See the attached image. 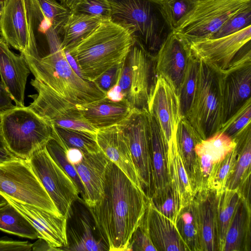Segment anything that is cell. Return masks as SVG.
Here are the masks:
<instances>
[{
    "label": "cell",
    "mask_w": 251,
    "mask_h": 251,
    "mask_svg": "<svg viewBox=\"0 0 251 251\" xmlns=\"http://www.w3.org/2000/svg\"><path fill=\"white\" fill-rule=\"evenodd\" d=\"M49 52L36 59L23 56L35 78L31 85L37 94L28 106L45 120L76 105L105 97L93 81L78 75L68 60L60 36L50 27L45 35Z\"/></svg>",
    "instance_id": "6da1fadb"
},
{
    "label": "cell",
    "mask_w": 251,
    "mask_h": 251,
    "mask_svg": "<svg viewBox=\"0 0 251 251\" xmlns=\"http://www.w3.org/2000/svg\"><path fill=\"white\" fill-rule=\"evenodd\" d=\"M149 201L143 190L110 160L102 196L93 206L87 207L109 251H130L131 237Z\"/></svg>",
    "instance_id": "7a4b0ae2"
},
{
    "label": "cell",
    "mask_w": 251,
    "mask_h": 251,
    "mask_svg": "<svg viewBox=\"0 0 251 251\" xmlns=\"http://www.w3.org/2000/svg\"><path fill=\"white\" fill-rule=\"evenodd\" d=\"M135 40L128 28L111 20H102L87 37L68 51L81 76L94 81L111 67L124 62Z\"/></svg>",
    "instance_id": "3957f363"
},
{
    "label": "cell",
    "mask_w": 251,
    "mask_h": 251,
    "mask_svg": "<svg viewBox=\"0 0 251 251\" xmlns=\"http://www.w3.org/2000/svg\"><path fill=\"white\" fill-rule=\"evenodd\" d=\"M111 20L128 28L146 50L156 55L173 31L161 0H108Z\"/></svg>",
    "instance_id": "277c9868"
},
{
    "label": "cell",
    "mask_w": 251,
    "mask_h": 251,
    "mask_svg": "<svg viewBox=\"0 0 251 251\" xmlns=\"http://www.w3.org/2000/svg\"><path fill=\"white\" fill-rule=\"evenodd\" d=\"M199 60L197 90L186 118L204 140L218 132L222 126L221 73L209 63Z\"/></svg>",
    "instance_id": "5b68a950"
},
{
    "label": "cell",
    "mask_w": 251,
    "mask_h": 251,
    "mask_svg": "<svg viewBox=\"0 0 251 251\" xmlns=\"http://www.w3.org/2000/svg\"><path fill=\"white\" fill-rule=\"evenodd\" d=\"M2 130L7 149L29 160L52 136L51 126L28 106L17 107L2 115Z\"/></svg>",
    "instance_id": "8992f818"
},
{
    "label": "cell",
    "mask_w": 251,
    "mask_h": 251,
    "mask_svg": "<svg viewBox=\"0 0 251 251\" xmlns=\"http://www.w3.org/2000/svg\"><path fill=\"white\" fill-rule=\"evenodd\" d=\"M251 7V0H199L173 32L187 42L210 39L231 17Z\"/></svg>",
    "instance_id": "52a82bcc"
},
{
    "label": "cell",
    "mask_w": 251,
    "mask_h": 251,
    "mask_svg": "<svg viewBox=\"0 0 251 251\" xmlns=\"http://www.w3.org/2000/svg\"><path fill=\"white\" fill-rule=\"evenodd\" d=\"M0 194L62 217L34 173L28 160L18 157L0 163Z\"/></svg>",
    "instance_id": "ba28073f"
},
{
    "label": "cell",
    "mask_w": 251,
    "mask_h": 251,
    "mask_svg": "<svg viewBox=\"0 0 251 251\" xmlns=\"http://www.w3.org/2000/svg\"><path fill=\"white\" fill-rule=\"evenodd\" d=\"M29 161L61 215L67 218L73 204L80 200L75 182L50 157L45 147L35 151Z\"/></svg>",
    "instance_id": "9c48e42d"
},
{
    "label": "cell",
    "mask_w": 251,
    "mask_h": 251,
    "mask_svg": "<svg viewBox=\"0 0 251 251\" xmlns=\"http://www.w3.org/2000/svg\"><path fill=\"white\" fill-rule=\"evenodd\" d=\"M128 142L141 187L150 199L152 176L150 157V115L147 109L133 108L127 119L118 125Z\"/></svg>",
    "instance_id": "30bf717a"
},
{
    "label": "cell",
    "mask_w": 251,
    "mask_h": 251,
    "mask_svg": "<svg viewBox=\"0 0 251 251\" xmlns=\"http://www.w3.org/2000/svg\"><path fill=\"white\" fill-rule=\"evenodd\" d=\"M220 71L222 125L251 98V43L243 48L226 69Z\"/></svg>",
    "instance_id": "8fae6325"
},
{
    "label": "cell",
    "mask_w": 251,
    "mask_h": 251,
    "mask_svg": "<svg viewBox=\"0 0 251 251\" xmlns=\"http://www.w3.org/2000/svg\"><path fill=\"white\" fill-rule=\"evenodd\" d=\"M126 59L130 71V87L126 99L133 108L148 110V101L158 77L156 56L135 39Z\"/></svg>",
    "instance_id": "7c38bea8"
},
{
    "label": "cell",
    "mask_w": 251,
    "mask_h": 251,
    "mask_svg": "<svg viewBox=\"0 0 251 251\" xmlns=\"http://www.w3.org/2000/svg\"><path fill=\"white\" fill-rule=\"evenodd\" d=\"M1 37L23 56L39 59L26 0H4Z\"/></svg>",
    "instance_id": "4fadbf2b"
},
{
    "label": "cell",
    "mask_w": 251,
    "mask_h": 251,
    "mask_svg": "<svg viewBox=\"0 0 251 251\" xmlns=\"http://www.w3.org/2000/svg\"><path fill=\"white\" fill-rule=\"evenodd\" d=\"M251 25L215 39L188 43L192 54L221 71L226 69L242 49L251 42Z\"/></svg>",
    "instance_id": "5bb4252c"
},
{
    "label": "cell",
    "mask_w": 251,
    "mask_h": 251,
    "mask_svg": "<svg viewBox=\"0 0 251 251\" xmlns=\"http://www.w3.org/2000/svg\"><path fill=\"white\" fill-rule=\"evenodd\" d=\"M148 111L159 126L168 146L176 135L181 117L177 93L160 76H158L150 95Z\"/></svg>",
    "instance_id": "9a60e30c"
},
{
    "label": "cell",
    "mask_w": 251,
    "mask_h": 251,
    "mask_svg": "<svg viewBox=\"0 0 251 251\" xmlns=\"http://www.w3.org/2000/svg\"><path fill=\"white\" fill-rule=\"evenodd\" d=\"M191 55L189 44L173 31L155 55L157 75L164 78L177 94Z\"/></svg>",
    "instance_id": "2e32d148"
},
{
    "label": "cell",
    "mask_w": 251,
    "mask_h": 251,
    "mask_svg": "<svg viewBox=\"0 0 251 251\" xmlns=\"http://www.w3.org/2000/svg\"><path fill=\"white\" fill-rule=\"evenodd\" d=\"M3 196L33 225L38 238L45 240L56 251H65L68 245L67 217H58L33 205Z\"/></svg>",
    "instance_id": "e0dca14e"
},
{
    "label": "cell",
    "mask_w": 251,
    "mask_h": 251,
    "mask_svg": "<svg viewBox=\"0 0 251 251\" xmlns=\"http://www.w3.org/2000/svg\"><path fill=\"white\" fill-rule=\"evenodd\" d=\"M93 218L88 210H78L73 204L67 217L66 234L67 247L65 251H108L96 227L92 224Z\"/></svg>",
    "instance_id": "ac0fdd59"
},
{
    "label": "cell",
    "mask_w": 251,
    "mask_h": 251,
    "mask_svg": "<svg viewBox=\"0 0 251 251\" xmlns=\"http://www.w3.org/2000/svg\"><path fill=\"white\" fill-rule=\"evenodd\" d=\"M31 73L25 57L14 53L0 37V76L1 81L17 107L25 106V91Z\"/></svg>",
    "instance_id": "d6986e66"
},
{
    "label": "cell",
    "mask_w": 251,
    "mask_h": 251,
    "mask_svg": "<svg viewBox=\"0 0 251 251\" xmlns=\"http://www.w3.org/2000/svg\"><path fill=\"white\" fill-rule=\"evenodd\" d=\"M96 139L100 150L107 157L142 189L128 141L120 126L116 125L99 129Z\"/></svg>",
    "instance_id": "ffe728a7"
},
{
    "label": "cell",
    "mask_w": 251,
    "mask_h": 251,
    "mask_svg": "<svg viewBox=\"0 0 251 251\" xmlns=\"http://www.w3.org/2000/svg\"><path fill=\"white\" fill-rule=\"evenodd\" d=\"M191 203L196 219L201 251H218L216 192L211 189L197 192Z\"/></svg>",
    "instance_id": "44dd1931"
},
{
    "label": "cell",
    "mask_w": 251,
    "mask_h": 251,
    "mask_svg": "<svg viewBox=\"0 0 251 251\" xmlns=\"http://www.w3.org/2000/svg\"><path fill=\"white\" fill-rule=\"evenodd\" d=\"M109 162L100 150L95 153H83L81 161L74 165L84 189L83 201L88 207L93 206L102 196Z\"/></svg>",
    "instance_id": "7402d4cb"
},
{
    "label": "cell",
    "mask_w": 251,
    "mask_h": 251,
    "mask_svg": "<svg viewBox=\"0 0 251 251\" xmlns=\"http://www.w3.org/2000/svg\"><path fill=\"white\" fill-rule=\"evenodd\" d=\"M143 221L157 251H189L176 226L158 212L150 200Z\"/></svg>",
    "instance_id": "603a6c76"
},
{
    "label": "cell",
    "mask_w": 251,
    "mask_h": 251,
    "mask_svg": "<svg viewBox=\"0 0 251 251\" xmlns=\"http://www.w3.org/2000/svg\"><path fill=\"white\" fill-rule=\"evenodd\" d=\"M76 107L83 117L98 130L119 125L127 119L133 109L126 99L113 101L106 97Z\"/></svg>",
    "instance_id": "cb8c5ba5"
},
{
    "label": "cell",
    "mask_w": 251,
    "mask_h": 251,
    "mask_svg": "<svg viewBox=\"0 0 251 251\" xmlns=\"http://www.w3.org/2000/svg\"><path fill=\"white\" fill-rule=\"evenodd\" d=\"M150 149L152 176L151 196L168 186L170 181L167 163L168 146L159 126L151 115Z\"/></svg>",
    "instance_id": "d4e9b609"
},
{
    "label": "cell",
    "mask_w": 251,
    "mask_h": 251,
    "mask_svg": "<svg viewBox=\"0 0 251 251\" xmlns=\"http://www.w3.org/2000/svg\"><path fill=\"white\" fill-rule=\"evenodd\" d=\"M167 163L170 185L178 198L183 209L191 203L195 193L180 153L176 135L168 146Z\"/></svg>",
    "instance_id": "484cf974"
},
{
    "label": "cell",
    "mask_w": 251,
    "mask_h": 251,
    "mask_svg": "<svg viewBox=\"0 0 251 251\" xmlns=\"http://www.w3.org/2000/svg\"><path fill=\"white\" fill-rule=\"evenodd\" d=\"M250 219L249 201L242 197L227 230L223 251L248 250Z\"/></svg>",
    "instance_id": "4316f807"
},
{
    "label": "cell",
    "mask_w": 251,
    "mask_h": 251,
    "mask_svg": "<svg viewBox=\"0 0 251 251\" xmlns=\"http://www.w3.org/2000/svg\"><path fill=\"white\" fill-rule=\"evenodd\" d=\"M178 148L188 177L196 194L197 155L196 146L202 139L190 122L181 118L176 134Z\"/></svg>",
    "instance_id": "83f0119b"
},
{
    "label": "cell",
    "mask_w": 251,
    "mask_h": 251,
    "mask_svg": "<svg viewBox=\"0 0 251 251\" xmlns=\"http://www.w3.org/2000/svg\"><path fill=\"white\" fill-rule=\"evenodd\" d=\"M232 139L236 143L238 154L234 170L226 187L228 189L239 188L241 184L251 176V122L246 125Z\"/></svg>",
    "instance_id": "f1b7e54d"
},
{
    "label": "cell",
    "mask_w": 251,
    "mask_h": 251,
    "mask_svg": "<svg viewBox=\"0 0 251 251\" xmlns=\"http://www.w3.org/2000/svg\"><path fill=\"white\" fill-rule=\"evenodd\" d=\"M101 19L72 12L62 30L61 46L69 50L87 37L101 22Z\"/></svg>",
    "instance_id": "f546056e"
},
{
    "label": "cell",
    "mask_w": 251,
    "mask_h": 251,
    "mask_svg": "<svg viewBox=\"0 0 251 251\" xmlns=\"http://www.w3.org/2000/svg\"><path fill=\"white\" fill-rule=\"evenodd\" d=\"M217 196L218 251H223L227 230L242 196L239 188H226Z\"/></svg>",
    "instance_id": "4dcf8cb0"
},
{
    "label": "cell",
    "mask_w": 251,
    "mask_h": 251,
    "mask_svg": "<svg viewBox=\"0 0 251 251\" xmlns=\"http://www.w3.org/2000/svg\"><path fill=\"white\" fill-rule=\"evenodd\" d=\"M0 230L31 239L38 238L37 232L33 225L8 201L0 205Z\"/></svg>",
    "instance_id": "1f68e13d"
},
{
    "label": "cell",
    "mask_w": 251,
    "mask_h": 251,
    "mask_svg": "<svg viewBox=\"0 0 251 251\" xmlns=\"http://www.w3.org/2000/svg\"><path fill=\"white\" fill-rule=\"evenodd\" d=\"M199 60L192 54L177 92L181 118H186L192 107L198 79Z\"/></svg>",
    "instance_id": "d6a6232c"
},
{
    "label": "cell",
    "mask_w": 251,
    "mask_h": 251,
    "mask_svg": "<svg viewBox=\"0 0 251 251\" xmlns=\"http://www.w3.org/2000/svg\"><path fill=\"white\" fill-rule=\"evenodd\" d=\"M176 226L189 251H201L196 219L191 203L181 211Z\"/></svg>",
    "instance_id": "836d02e7"
},
{
    "label": "cell",
    "mask_w": 251,
    "mask_h": 251,
    "mask_svg": "<svg viewBox=\"0 0 251 251\" xmlns=\"http://www.w3.org/2000/svg\"><path fill=\"white\" fill-rule=\"evenodd\" d=\"M68 148L80 150L83 153H93L100 151L96 136L70 129L50 126Z\"/></svg>",
    "instance_id": "e575fe53"
},
{
    "label": "cell",
    "mask_w": 251,
    "mask_h": 251,
    "mask_svg": "<svg viewBox=\"0 0 251 251\" xmlns=\"http://www.w3.org/2000/svg\"><path fill=\"white\" fill-rule=\"evenodd\" d=\"M149 200L158 212L176 226L182 209L178 198L170 185L153 194Z\"/></svg>",
    "instance_id": "d590c367"
},
{
    "label": "cell",
    "mask_w": 251,
    "mask_h": 251,
    "mask_svg": "<svg viewBox=\"0 0 251 251\" xmlns=\"http://www.w3.org/2000/svg\"><path fill=\"white\" fill-rule=\"evenodd\" d=\"M46 122L50 126L80 131L95 136L98 131L83 117L76 107L59 113Z\"/></svg>",
    "instance_id": "8d00e7d4"
},
{
    "label": "cell",
    "mask_w": 251,
    "mask_h": 251,
    "mask_svg": "<svg viewBox=\"0 0 251 251\" xmlns=\"http://www.w3.org/2000/svg\"><path fill=\"white\" fill-rule=\"evenodd\" d=\"M39 11L60 36L72 11L56 0H35Z\"/></svg>",
    "instance_id": "74e56055"
},
{
    "label": "cell",
    "mask_w": 251,
    "mask_h": 251,
    "mask_svg": "<svg viewBox=\"0 0 251 251\" xmlns=\"http://www.w3.org/2000/svg\"><path fill=\"white\" fill-rule=\"evenodd\" d=\"M238 154L236 144L234 148L217 165L211 177L209 189L218 194L226 188L234 170Z\"/></svg>",
    "instance_id": "f35d334b"
},
{
    "label": "cell",
    "mask_w": 251,
    "mask_h": 251,
    "mask_svg": "<svg viewBox=\"0 0 251 251\" xmlns=\"http://www.w3.org/2000/svg\"><path fill=\"white\" fill-rule=\"evenodd\" d=\"M45 148L50 157L75 182L83 201L85 194L83 186L75 167L67 158L65 148L53 137L47 143Z\"/></svg>",
    "instance_id": "ab89813d"
},
{
    "label": "cell",
    "mask_w": 251,
    "mask_h": 251,
    "mask_svg": "<svg viewBox=\"0 0 251 251\" xmlns=\"http://www.w3.org/2000/svg\"><path fill=\"white\" fill-rule=\"evenodd\" d=\"M251 122V98L221 126L219 131L232 138Z\"/></svg>",
    "instance_id": "60d3db41"
},
{
    "label": "cell",
    "mask_w": 251,
    "mask_h": 251,
    "mask_svg": "<svg viewBox=\"0 0 251 251\" xmlns=\"http://www.w3.org/2000/svg\"><path fill=\"white\" fill-rule=\"evenodd\" d=\"M72 12L95 17L101 20H111V10L108 0H79Z\"/></svg>",
    "instance_id": "b9f144b4"
},
{
    "label": "cell",
    "mask_w": 251,
    "mask_h": 251,
    "mask_svg": "<svg viewBox=\"0 0 251 251\" xmlns=\"http://www.w3.org/2000/svg\"><path fill=\"white\" fill-rule=\"evenodd\" d=\"M173 30L180 20L195 6V0H161Z\"/></svg>",
    "instance_id": "7bdbcfd3"
},
{
    "label": "cell",
    "mask_w": 251,
    "mask_h": 251,
    "mask_svg": "<svg viewBox=\"0 0 251 251\" xmlns=\"http://www.w3.org/2000/svg\"><path fill=\"white\" fill-rule=\"evenodd\" d=\"M251 25V7L230 18L210 39L227 36Z\"/></svg>",
    "instance_id": "ee69618b"
},
{
    "label": "cell",
    "mask_w": 251,
    "mask_h": 251,
    "mask_svg": "<svg viewBox=\"0 0 251 251\" xmlns=\"http://www.w3.org/2000/svg\"><path fill=\"white\" fill-rule=\"evenodd\" d=\"M130 246V251H157L148 234L143 219L132 234Z\"/></svg>",
    "instance_id": "f6af8a7d"
},
{
    "label": "cell",
    "mask_w": 251,
    "mask_h": 251,
    "mask_svg": "<svg viewBox=\"0 0 251 251\" xmlns=\"http://www.w3.org/2000/svg\"><path fill=\"white\" fill-rule=\"evenodd\" d=\"M123 63L111 67L93 81L105 95L118 83Z\"/></svg>",
    "instance_id": "bcb514c9"
},
{
    "label": "cell",
    "mask_w": 251,
    "mask_h": 251,
    "mask_svg": "<svg viewBox=\"0 0 251 251\" xmlns=\"http://www.w3.org/2000/svg\"><path fill=\"white\" fill-rule=\"evenodd\" d=\"M31 251L32 244L28 241H15L0 239V251Z\"/></svg>",
    "instance_id": "7dc6e473"
},
{
    "label": "cell",
    "mask_w": 251,
    "mask_h": 251,
    "mask_svg": "<svg viewBox=\"0 0 251 251\" xmlns=\"http://www.w3.org/2000/svg\"><path fill=\"white\" fill-rule=\"evenodd\" d=\"M118 84L121 88L124 99H126L130 87V68L126 59H125L123 63L122 70Z\"/></svg>",
    "instance_id": "c3c4849f"
},
{
    "label": "cell",
    "mask_w": 251,
    "mask_h": 251,
    "mask_svg": "<svg viewBox=\"0 0 251 251\" xmlns=\"http://www.w3.org/2000/svg\"><path fill=\"white\" fill-rule=\"evenodd\" d=\"M12 100L10 95L0 80V115H3L16 107L13 104Z\"/></svg>",
    "instance_id": "681fc988"
},
{
    "label": "cell",
    "mask_w": 251,
    "mask_h": 251,
    "mask_svg": "<svg viewBox=\"0 0 251 251\" xmlns=\"http://www.w3.org/2000/svg\"><path fill=\"white\" fill-rule=\"evenodd\" d=\"M57 141L65 148L67 158L70 163L74 166L81 161L83 153L80 150L67 147L61 139L59 138Z\"/></svg>",
    "instance_id": "f907efd6"
},
{
    "label": "cell",
    "mask_w": 251,
    "mask_h": 251,
    "mask_svg": "<svg viewBox=\"0 0 251 251\" xmlns=\"http://www.w3.org/2000/svg\"><path fill=\"white\" fill-rule=\"evenodd\" d=\"M105 97L113 101H120L124 99L118 83L106 92Z\"/></svg>",
    "instance_id": "816d5d0a"
},
{
    "label": "cell",
    "mask_w": 251,
    "mask_h": 251,
    "mask_svg": "<svg viewBox=\"0 0 251 251\" xmlns=\"http://www.w3.org/2000/svg\"><path fill=\"white\" fill-rule=\"evenodd\" d=\"M38 238L37 241L32 244V251H56L45 240L41 238Z\"/></svg>",
    "instance_id": "f5cc1de1"
},
{
    "label": "cell",
    "mask_w": 251,
    "mask_h": 251,
    "mask_svg": "<svg viewBox=\"0 0 251 251\" xmlns=\"http://www.w3.org/2000/svg\"><path fill=\"white\" fill-rule=\"evenodd\" d=\"M17 158L18 157L8 149H0V163L14 160Z\"/></svg>",
    "instance_id": "db71d44e"
},
{
    "label": "cell",
    "mask_w": 251,
    "mask_h": 251,
    "mask_svg": "<svg viewBox=\"0 0 251 251\" xmlns=\"http://www.w3.org/2000/svg\"><path fill=\"white\" fill-rule=\"evenodd\" d=\"M79 0H60V3L71 11L74 10Z\"/></svg>",
    "instance_id": "11a10c76"
},
{
    "label": "cell",
    "mask_w": 251,
    "mask_h": 251,
    "mask_svg": "<svg viewBox=\"0 0 251 251\" xmlns=\"http://www.w3.org/2000/svg\"><path fill=\"white\" fill-rule=\"evenodd\" d=\"M0 149H7L2 130V115H0Z\"/></svg>",
    "instance_id": "9f6ffc18"
},
{
    "label": "cell",
    "mask_w": 251,
    "mask_h": 251,
    "mask_svg": "<svg viewBox=\"0 0 251 251\" xmlns=\"http://www.w3.org/2000/svg\"><path fill=\"white\" fill-rule=\"evenodd\" d=\"M4 0H0V35L1 34V21L2 15V11Z\"/></svg>",
    "instance_id": "6f0895ef"
},
{
    "label": "cell",
    "mask_w": 251,
    "mask_h": 251,
    "mask_svg": "<svg viewBox=\"0 0 251 251\" xmlns=\"http://www.w3.org/2000/svg\"><path fill=\"white\" fill-rule=\"evenodd\" d=\"M7 202V201L5 199V198L1 194H0V205L2 204Z\"/></svg>",
    "instance_id": "680465c9"
},
{
    "label": "cell",
    "mask_w": 251,
    "mask_h": 251,
    "mask_svg": "<svg viewBox=\"0 0 251 251\" xmlns=\"http://www.w3.org/2000/svg\"><path fill=\"white\" fill-rule=\"evenodd\" d=\"M196 0V1H197V0Z\"/></svg>",
    "instance_id": "91938a15"
}]
</instances>
